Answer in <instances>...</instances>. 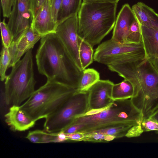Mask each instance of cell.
Wrapping results in <instances>:
<instances>
[{
    "mask_svg": "<svg viewBox=\"0 0 158 158\" xmlns=\"http://www.w3.org/2000/svg\"><path fill=\"white\" fill-rule=\"evenodd\" d=\"M36 55L39 73L47 81L60 83L77 89L83 71L78 67L55 33L40 39Z\"/></svg>",
    "mask_w": 158,
    "mask_h": 158,
    "instance_id": "obj_1",
    "label": "cell"
},
{
    "mask_svg": "<svg viewBox=\"0 0 158 158\" xmlns=\"http://www.w3.org/2000/svg\"><path fill=\"white\" fill-rule=\"evenodd\" d=\"M109 69L129 81L134 89L131 98L134 104L144 113L156 92L158 72L147 58L133 62L108 65Z\"/></svg>",
    "mask_w": 158,
    "mask_h": 158,
    "instance_id": "obj_2",
    "label": "cell"
},
{
    "mask_svg": "<svg viewBox=\"0 0 158 158\" xmlns=\"http://www.w3.org/2000/svg\"><path fill=\"white\" fill-rule=\"evenodd\" d=\"M117 3L83 2L77 14L78 35L93 47L114 27Z\"/></svg>",
    "mask_w": 158,
    "mask_h": 158,
    "instance_id": "obj_3",
    "label": "cell"
},
{
    "mask_svg": "<svg viewBox=\"0 0 158 158\" xmlns=\"http://www.w3.org/2000/svg\"><path fill=\"white\" fill-rule=\"evenodd\" d=\"M143 118L142 112L130 98L114 100L98 113L77 117L70 125L81 124L78 132L86 133L119 125H140Z\"/></svg>",
    "mask_w": 158,
    "mask_h": 158,
    "instance_id": "obj_4",
    "label": "cell"
},
{
    "mask_svg": "<svg viewBox=\"0 0 158 158\" xmlns=\"http://www.w3.org/2000/svg\"><path fill=\"white\" fill-rule=\"evenodd\" d=\"M77 90L63 84L47 81L20 106L36 122L46 118L59 109Z\"/></svg>",
    "mask_w": 158,
    "mask_h": 158,
    "instance_id": "obj_5",
    "label": "cell"
},
{
    "mask_svg": "<svg viewBox=\"0 0 158 158\" xmlns=\"http://www.w3.org/2000/svg\"><path fill=\"white\" fill-rule=\"evenodd\" d=\"M32 49L12 67L4 83L3 97L6 104L20 106L35 90Z\"/></svg>",
    "mask_w": 158,
    "mask_h": 158,
    "instance_id": "obj_6",
    "label": "cell"
},
{
    "mask_svg": "<svg viewBox=\"0 0 158 158\" xmlns=\"http://www.w3.org/2000/svg\"><path fill=\"white\" fill-rule=\"evenodd\" d=\"M145 57L141 42L139 44L122 43L111 39L99 44L94 55L95 61L107 66L137 61Z\"/></svg>",
    "mask_w": 158,
    "mask_h": 158,
    "instance_id": "obj_7",
    "label": "cell"
},
{
    "mask_svg": "<svg viewBox=\"0 0 158 158\" xmlns=\"http://www.w3.org/2000/svg\"><path fill=\"white\" fill-rule=\"evenodd\" d=\"M88 110V91L76 90L59 109L45 119L43 130L50 133L60 131Z\"/></svg>",
    "mask_w": 158,
    "mask_h": 158,
    "instance_id": "obj_8",
    "label": "cell"
},
{
    "mask_svg": "<svg viewBox=\"0 0 158 158\" xmlns=\"http://www.w3.org/2000/svg\"><path fill=\"white\" fill-rule=\"evenodd\" d=\"M55 33L77 66L83 71L79 54L77 15L59 23Z\"/></svg>",
    "mask_w": 158,
    "mask_h": 158,
    "instance_id": "obj_9",
    "label": "cell"
},
{
    "mask_svg": "<svg viewBox=\"0 0 158 158\" xmlns=\"http://www.w3.org/2000/svg\"><path fill=\"white\" fill-rule=\"evenodd\" d=\"M43 37L31 26L24 30L13 40L8 48L11 57L9 68L14 66L22 56L28 51L32 49Z\"/></svg>",
    "mask_w": 158,
    "mask_h": 158,
    "instance_id": "obj_10",
    "label": "cell"
},
{
    "mask_svg": "<svg viewBox=\"0 0 158 158\" xmlns=\"http://www.w3.org/2000/svg\"><path fill=\"white\" fill-rule=\"evenodd\" d=\"M32 22L29 0H15L7 23L14 40Z\"/></svg>",
    "mask_w": 158,
    "mask_h": 158,
    "instance_id": "obj_11",
    "label": "cell"
},
{
    "mask_svg": "<svg viewBox=\"0 0 158 158\" xmlns=\"http://www.w3.org/2000/svg\"><path fill=\"white\" fill-rule=\"evenodd\" d=\"M114 85L109 80H100L89 89L88 111L105 109L113 102L112 90Z\"/></svg>",
    "mask_w": 158,
    "mask_h": 158,
    "instance_id": "obj_12",
    "label": "cell"
},
{
    "mask_svg": "<svg viewBox=\"0 0 158 158\" xmlns=\"http://www.w3.org/2000/svg\"><path fill=\"white\" fill-rule=\"evenodd\" d=\"M136 19L129 5L128 4L123 5L116 18L111 39L117 42L127 43L130 26Z\"/></svg>",
    "mask_w": 158,
    "mask_h": 158,
    "instance_id": "obj_13",
    "label": "cell"
},
{
    "mask_svg": "<svg viewBox=\"0 0 158 158\" xmlns=\"http://www.w3.org/2000/svg\"><path fill=\"white\" fill-rule=\"evenodd\" d=\"M141 42L146 57L158 72V29L140 25Z\"/></svg>",
    "mask_w": 158,
    "mask_h": 158,
    "instance_id": "obj_14",
    "label": "cell"
},
{
    "mask_svg": "<svg viewBox=\"0 0 158 158\" xmlns=\"http://www.w3.org/2000/svg\"><path fill=\"white\" fill-rule=\"evenodd\" d=\"M4 117L5 121L10 129L15 131L27 130L34 127L36 122L26 114L20 106H11Z\"/></svg>",
    "mask_w": 158,
    "mask_h": 158,
    "instance_id": "obj_15",
    "label": "cell"
},
{
    "mask_svg": "<svg viewBox=\"0 0 158 158\" xmlns=\"http://www.w3.org/2000/svg\"><path fill=\"white\" fill-rule=\"evenodd\" d=\"M31 26L43 36L55 33L57 26L52 20L50 0H45L42 8L31 23Z\"/></svg>",
    "mask_w": 158,
    "mask_h": 158,
    "instance_id": "obj_16",
    "label": "cell"
},
{
    "mask_svg": "<svg viewBox=\"0 0 158 158\" xmlns=\"http://www.w3.org/2000/svg\"><path fill=\"white\" fill-rule=\"evenodd\" d=\"M131 8L140 25L158 29V14L152 9L141 2Z\"/></svg>",
    "mask_w": 158,
    "mask_h": 158,
    "instance_id": "obj_17",
    "label": "cell"
},
{
    "mask_svg": "<svg viewBox=\"0 0 158 158\" xmlns=\"http://www.w3.org/2000/svg\"><path fill=\"white\" fill-rule=\"evenodd\" d=\"M82 0H61L57 18V26L67 18L77 15Z\"/></svg>",
    "mask_w": 158,
    "mask_h": 158,
    "instance_id": "obj_18",
    "label": "cell"
},
{
    "mask_svg": "<svg viewBox=\"0 0 158 158\" xmlns=\"http://www.w3.org/2000/svg\"><path fill=\"white\" fill-rule=\"evenodd\" d=\"M134 96V87L127 79H124L118 83L114 84L112 87V96L114 100L130 99Z\"/></svg>",
    "mask_w": 158,
    "mask_h": 158,
    "instance_id": "obj_19",
    "label": "cell"
},
{
    "mask_svg": "<svg viewBox=\"0 0 158 158\" xmlns=\"http://www.w3.org/2000/svg\"><path fill=\"white\" fill-rule=\"evenodd\" d=\"M78 41L80 61L84 70L93 62L94 60L93 47L89 43L79 35Z\"/></svg>",
    "mask_w": 158,
    "mask_h": 158,
    "instance_id": "obj_20",
    "label": "cell"
},
{
    "mask_svg": "<svg viewBox=\"0 0 158 158\" xmlns=\"http://www.w3.org/2000/svg\"><path fill=\"white\" fill-rule=\"evenodd\" d=\"M100 79L99 73L96 70L92 68L85 69L83 71L82 76L77 91L87 92L100 80Z\"/></svg>",
    "mask_w": 158,
    "mask_h": 158,
    "instance_id": "obj_21",
    "label": "cell"
},
{
    "mask_svg": "<svg viewBox=\"0 0 158 158\" xmlns=\"http://www.w3.org/2000/svg\"><path fill=\"white\" fill-rule=\"evenodd\" d=\"M134 125L130 124L119 125L92 132L100 133L106 135H112L114 136L116 139H118L125 136L129 129Z\"/></svg>",
    "mask_w": 158,
    "mask_h": 158,
    "instance_id": "obj_22",
    "label": "cell"
},
{
    "mask_svg": "<svg viewBox=\"0 0 158 158\" xmlns=\"http://www.w3.org/2000/svg\"><path fill=\"white\" fill-rule=\"evenodd\" d=\"M11 61V57L8 48L2 47L1 52L0 61V75L1 81H4L7 76L6 72L9 68Z\"/></svg>",
    "mask_w": 158,
    "mask_h": 158,
    "instance_id": "obj_23",
    "label": "cell"
},
{
    "mask_svg": "<svg viewBox=\"0 0 158 158\" xmlns=\"http://www.w3.org/2000/svg\"><path fill=\"white\" fill-rule=\"evenodd\" d=\"M127 42L132 44H139L141 42L140 25L137 19L130 26Z\"/></svg>",
    "mask_w": 158,
    "mask_h": 158,
    "instance_id": "obj_24",
    "label": "cell"
},
{
    "mask_svg": "<svg viewBox=\"0 0 158 158\" xmlns=\"http://www.w3.org/2000/svg\"><path fill=\"white\" fill-rule=\"evenodd\" d=\"M2 45L3 46L9 48L14 40L13 34L8 24L4 19L0 23Z\"/></svg>",
    "mask_w": 158,
    "mask_h": 158,
    "instance_id": "obj_25",
    "label": "cell"
},
{
    "mask_svg": "<svg viewBox=\"0 0 158 158\" xmlns=\"http://www.w3.org/2000/svg\"><path fill=\"white\" fill-rule=\"evenodd\" d=\"M84 133L85 134V137L82 140V141H84L107 142L116 139L114 136L112 135H104L94 132Z\"/></svg>",
    "mask_w": 158,
    "mask_h": 158,
    "instance_id": "obj_26",
    "label": "cell"
},
{
    "mask_svg": "<svg viewBox=\"0 0 158 158\" xmlns=\"http://www.w3.org/2000/svg\"><path fill=\"white\" fill-rule=\"evenodd\" d=\"M141 125L144 132L154 131L158 134V122L153 118L143 119Z\"/></svg>",
    "mask_w": 158,
    "mask_h": 158,
    "instance_id": "obj_27",
    "label": "cell"
},
{
    "mask_svg": "<svg viewBox=\"0 0 158 158\" xmlns=\"http://www.w3.org/2000/svg\"><path fill=\"white\" fill-rule=\"evenodd\" d=\"M46 0H29L32 22L43 6ZM31 22V23H32Z\"/></svg>",
    "mask_w": 158,
    "mask_h": 158,
    "instance_id": "obj_28",
    "label": "cell"
},
{
    "mask_svg": "<svg viewBox=\"0 0 158 158\" xmlns=\"http://www.w3.org/2000/svg\"><path fill=\"white\" fill-rule=\"evenodd\" d=\"M50 3L52 20L57 26V18L61 5V0H50Z\"/></svg>",
    "mask_w": 158,
    "mask_h": 158,
    "instance_id": "obj_29",
    "label": "cell"
},
{
    "mask_svg": "<svg viewBox=\"0 0 158 158\" xmlns=\"http://www.w3.org/2000/svg\"><path fill=\"white\" fill-rule=\"evenodd\" d=\"M43 130H36L29 131L25 138L34 143H42V137Z\"/></svg>",
    "mask_w": 158,
    "mask_h": 158,
    "instance_id": "obj_30",
    "label": "cell"
},
{
    "mask_svg": "<svg viewBox=\"0 0 158 158\" xmlns=\"http://www.w3.org/2000/svg\"><path fill=\"white\" fill-rule=\"evenodd\" d=\"M15 0H1L3 16L9 18Z\"/></svg>",
    "mask_w": 158,
    "mask_h": 158,
    "instance_id": "obj_31",
    "label": "cell"
},
{
    "mask_svg": "<svg viewBox=\"0 0 158 158\" xmlns=\"http://www.w3.org/2000/svg\"><path fill=\"white\" fill-rule=\"evenodd\" d=\"M144 132L141 125H136L132 126L128 131L125 137L128 138L139 136Z\"/></svg>",
    "mask_w": 158,
    "mask_h": 158,
    "instance_id": "obj_32",
    "label": "cell"
},
{
    "mask_svg": "<svg viewBox=\"0 0 158 158\" xmlns=\"http://www.w3.org/2000/svg\"><path fill=\"white\" fill-rule=\"evenodd\" d=\"M66 135L67 141L75 142L82 141V140L85 137V134L83 133L79 132L66 134Z\"/></svg>",
    "mask_w": 158,
    "mask_h": 158,
    "instance_id": "obj_33",
    "label": "cell"
},
{
    "mask_svg": "<svg viewBox=\"0 0 158 158\" xmlns=\"http://www.w3.org/2000/svg\"><path fill=\"white\" fill-rule=\"evenodd\" d=\"M158 111V86L156 92L151 104L149 114L151 116Z\"/></svg>",
    "mask_w": 158,
    "mask_h": 158,
    "instance_id": "obj_34",
    "label": "cell"
},
{
    "mask_svg": "<svg viewBox=\"0 0 158 158\" xmlns=\"http://www.w3.org/2000/svg\"><path fill=\"white\" fill-rule=\"evenodd\" d=\"M82 128L81 124H71L62 131L66 134H71L80 131Z\"/></svg>",
    "mask_w": 158,
    "mask_h": 158,
    "instance_id": "obj_35",
    "label": "cell"
},
{
    "mask_svg": "<svg viewBox=\"0 0 158 158\" xmlns=\"http://www.w3.org/2000/svg\"><path fill=\"white\" fill-rule=\"evenodd\" d=\"M53 143H60L67 141L66 135L61 131L56 133H54Z\"/></svg>",
    "mask_w": 158,
    "mask_h": 158,
    "instance_id": "obj_36",
    "label": "cell"
},
{
    "mask_svg": "<svg viewBox=\"0 0 158 158\" xmlns=\"http://www.w3.org/2000/svg\"><path fill=\"white\" fill-rule=\"evenodd\" d=\"M120 0H83V2L87 3L93 2H107L118 3Z\"/></svg>",
    "mask_w": 158,
    "mask_h": 158,
    "instance_id": "obj_37",
    "label": "cell"
},
{
    "mask_svg": "<svg viewBox=\"0 0 158 158\" xmlns=\"http://www.w3.org/2000/svg\"><path fill=\"white\" fill-rule=\"evenodd\" d=\"M151 117L153 118L158 122V111L155 113Z\"/></svg>",
    "mask_w": 158,
    "mask_h": 158,
    "instance_id": "obj_38",
    "label": "cell"
}]
</instances>
